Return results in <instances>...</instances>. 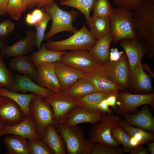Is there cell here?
Wrapping results in <instances>:
<instances>
[{"mask_svg":"<svg viewBox=\"0 0 154 154\" xmlns=\"http://www.w3.org/2000/svg\"><path fill=\"white\" fill-rule=\"evenodd\" d=\"M133 22L136 38L145 45V55L154 59V4L147 2L133 11Z\"/></svg>","mask_w":154,"mask_h":154,"instance_id":"1","label":"cell"},{"mask_svg":"<svg viewBox=\"0 0 154 154\" xmlns=\"http://www.w3.org/2000/svg\"><path fill=\"white\" fill-rule=\"evenodd\" d=\"M56 127L66 146V153L92 154L94 143L89 139L85 138L84 131L80 127H68L61 123L58 124Z\"/></svg>","mask_w":154,"mask_h":154,"instance_id":"2","label":"cell"},{"mask_svg":"<svg viewBox=\"0 0 154 154\" xmlns=\"http://www.w3.org/2000/svg\"><path fill=\"white\" fill-rule=\"evenodd\" d=\"M97 41L85 24L80 29L67 38L58 41L48 40L46 44L48 49L53 51L79 50L89 51Z\"/></svg>","mask_w":154,"mask_h":154,"instance_id":"3","label":"cell"},{"mask_svg":"<svg viewBox=\"0 0 154 154\" xmlns=\"http://www.w3.org/2000/svg\"><path fill=\"white\" fill-rule=\"evenodd\" d=\"M133 11L116 7L109 18L111 33L115 44L122 39L136 38L133 22Z\"/></svg>","mask_w":154,"mask_h":154,"instance_id":"4","label":"cell"},{"mask_svg":"<svg viewBox=\"0 0 154 154\" xmlns=\"http://www.w3.org/2000/svg\"><path fill=\"white\" fill-rule=\"evenodd\" d=\"M42 9L44 12L49 14L52 20L50 29L45 34L44 40H48L54 35L61 32L69 31L74 33L77 31L72 24L78 15L74 11H63L55 2L42 7Z\"/></svg>","mask_w":154,"mask_h":154,"instance_id":"5","label":"cell"},{"mask_svg":"<svg viewBox=\"0 0 154 154\" xmlns=\"http://www.w3.org/2000/svg\"><path fill=\"white\" fill-rule=\"evenodd\" d=\"M121 119L113 113H102L100 121L90 129L88 139L93 143H99L120 147L119 144L114 140L111 132L112 129L119 125Z\"/></svg>","mask_w":154,"mask_h":154,"instance_id":"6","label":"cell"},{"mask_svg":"<svg viewBox=\"0 0 154 154\" xmlns=\"http://www.w3.org/2000/svg\"><path fill=\"white\" fill-rule=\"evenodd\" d=\"M29 109L35 121L37 133L42 140L47 126L58 124L54 119L53 110L48 103L36 94L30 102Z\"/></svg>","mask_w":154,"mask_h":154,"instance_id":"7","label":"cell"},{"mask_svg":"<svg viewBox=\"0 0 154 154\" xmlns=\"http://www.w3.org/2000/svg\"><path fill=\"white\" fill-rule=\"evenodd\" d=\"M149 105L152 110L154 109V93L147 94H133L127 91L118 92L117 96L116 110L120 116L130 114L135 112L141 106Z\"/></svg>","mask_w":154,"mask_h":154,"instance_id":"8","label":"cell"},{"mask_svg":"<svg viewBox=\"0 0 154 154\" xmlns=\"http://www.w3.org/2000/svg\"><path fill=\"white\" fill-rule=\"evenodd\" d=\"M102 66L105 73L114 81L119 90L125 91L129 89L131 73L129 61L125 53L118 60L109 61Z\"/></svg>","mask_w":154,"mask_h":154,"instance_id":"9","label":"cell"},{"mask_svg":"<svg viewBox=\"0 0 154 154\" xmlns=\"http://www.w3.org/2000/svg\"><path fill=\"white\" fill-rule=\"evenodd\" d=\"M43 99L52 108L54 119L57 124L63 123L78 106L76 99L63 91L54 92Z\"/></svg>","mask_w":154,"mask_h":154,"instance_id":"10","label":"cell"},{"mask_svg":"<svg viewBox=\"0 0 154 154\" xmlns=\"http://www.w3.org/2000/svg\"><path fill=\"white\" fill-rule=\"evenodd\" d=\"M60 61L84 73H89L100 64L89 51L84 50L65 51L62 55Z\"/></svg>","mask_w":154,"mask_h":154,"instance_id":"11","label":"cell"},{"mask_svg":"<svg viewBox=\"0 0 154 154\" xmlns=\"http://www.w3.org/2000/svg\"><path fill=\"white\" fill-rule=\"evenodd\" d=\"M20 107L11 99L0 96V121L4 126L17 124L24 118Z\"/></svg>","mask_w":154,"mask_h":154,"instance_id":"12","label":"cell"},{"mask_svg":"<svg viewBox=\"0 0 154 154\" xmlns=\"http://www.w3.org/2000/svg\"><path fill=\"white\" fill-rule=\"evenodd\" d=\"M10 134L19 135L29 139L41 140L36 130L35 121L31 114L25 116L19 123L13 125L4 126L0 130V137Z\"/></svg>","mask_w":154,"mask_h":154,"instance_id":"13","label":"cell"},{"mask_svg":"<svg viewBox=\"0 0 154 154\" xmlns=\"http://www.w3.org/2000/svg\"><path fill=\"white\" fill-rule=\"evenodd\" d=\"M36 45L35 33L32 30H28L25 37L13 44L5 46L0 50V54L7 58L26 55L32 52Z\"/></svg>","mask_w":154,"mask_h":154,"instance_id":"14","label":"cell"},{"mask_svg":"<svg viewBox=\"0 0 154 154\" xmlns=\"http://www.w3.org/2000/svg\"><path fill=\"white\" fill-rule=\"evenodd\" d=\"M36 68L38 72L37 84L55 92L62 91L55 73L54 63L42 64Z\"/></svg>","mask_w":154,"mask_h":154,"instance_id":"15","label":"cell"},{"mask_svg":"<svg viewBox=\"0 0 154 154\" xmlns=\"http://www.w3.org/2000/svg\"><path fill=\"white\" fill-rule=\"evenodd\" d=\"M128 89L135 94L153 93L151 76L143 69L141 62L138 64L131 74Z\"/></svg>","mask_w":154,"mask_h":154,"instance_id":"16","label":"cell"},{"mask_svg":"<svg viewBox=\"0 0 154 154\" xmlns=\"http://www.w3.org/2000/svg\"><path fill=\"white\" fill-rule=\"evenodd\" d=\"M119 43L128 58L131 74L138 64L141 62L142 59L146 52L145 46L137 38L122 39L120 40Z\"/></svg>","mask_w":154,"mask_h":154,"instance_id":"17","label":"cell"},{"mask_svg":"<svg viewBox=\"0 0 154 154\" xmlns=\"http://www.w3.org/2000/svg\"><path fill=\"white\" fill-rule=\"evenodd\" d=\"M56 76L62 91L67 90L86 73L72 67L61 61L54 62Z\"/></svg>","mask_w":154,"mask_h":154,"instance_id":"18","label":"cell"},{"mask_svg":"<svg viewBox=\"0 0 154 154\" xmlns=\"http://www.w3.org/2000/svg\"><path fill=\"white\" fill-rule=\"evenodd\" d=\"M90 78L98 91L110 95L119 90L114 81L104 71L100 64L89 73Z\"/></svg>","mask_w":154,"mask_h":154,"instance_id":"19","label":"cell"},{"mask_svg":"<svg viewBox=\"0 0 154 154\" xmlns=\"http://www.w3.org/2000/svg\"><path fill=\"white\" fill-rule=\"evenodd\" d=\"M9 90L17 92H31L39 95L43 99L54 92L35 83L26 74L16 75L15 76L13 85Z\"/></svg>","mask_w":154,"mask_h":154,"instance_id":"20","label":"cell"},{"mask_svg":"<svg viewBox=\"0 0 154 154\" xmlns=\"http://www.w3.org/2000/svg\"><path fill=\"white\" fill-rule=\"evenodd\" d=\"M123 116L124 120L129 125L154 133V118L148 105H143L141 110L135 114Z\"/></svg>","mask_w":154,"mask_h":154,"instance_id":"21","label":"cell"},{"mask_svg":"<svg viewBox=\"0 0 154 154\" xmlns=\"http://www.w3.org/2000/svg\"><path fill=\"white\" fill-rule=\"evenodd\" d=\"M102 114L90 112L78 106L66 120L61 123L68 127L74 126L83 123H88L94 125L100 121Z\"/></svg>","mask_w":154,"mask_h":154,"instance_id":"22","label":"cell"},{"mask_svg":"<svg viewBox=\"0 0 154 154\" xmlns=\"http://www.w3.org/2000/svg\"><path fill=\"white\" fill-rule=\"evenodd\" d=\"M98 91L90 78L89 73H86L83 77L63 92L76 99Z\"/></svg>","mask_w":154,"mask_h":154,"instance_id":"23","label":"cell"},{"mask_svg":"<svg viewBox=\"0 0 154 154\" xmlns=\"http://www.w3.org/2000/svg\"><path fill=\"white\" fill-rule=\"evenodd\" d=\"M8 65L10 68L17 71L19 74L27 75L33 81H36L37 71L29 56L24 55L14 57L10 60Z\"/></svg>","mask_w":154,"mask_h":154,"instance_id":"24","label":"cell"},{"mask_svg":"<svg viewBox=\"0 0 154 154\" xmlns=\"http://www.w3.org/2000/svg\"><path fill=\"white\" fill-rule=\"evenodd\" d=\"M113 38L111 33L97 40L89 51L98 62L103 64L110 60V48Z\"/></svg>","mask_w":154,"mask_h":154,"instance_id":"25","label":"cell"},{"mask_svg":"<svg viewBox=\"0 0 154 154\" xmlns=\"http://www.w3.org/2000/svg\"><path fill=\"white\" fill-rule=\"evenodd\" d=\"M42 140L54 154H65L66 147L64 142L58 133L54 125H48Z\"/></svg>","mask_w":154,"mask_h":154,"instance_id":"26","label":"cell"},{"mask_svg":"<svg viewBox=\"0 0 154 154\" xmlns=\"http://www.w3.org/2000/svg\"><path fill=\"white\" fill-rule=\"evenodd\" d=\"M119 125L130 136L131 143L133 147L154 141V133L149 132L140 128L133 127L121 119Z\"/></svg>","mask_w":154,"mask_h":154,"instance_id":"27","label":"cell"},{"mask_svg":"<svg viewBox=\"0 0 154 154\" xmlns=\"http://www.w3.org/2000/svg\"><path fill=\"white\" fill-rule=\"evenodd\" d=\"M65 51H53L48 49L46 43L41 44L40 49L31 54L29 56L35 67L46 63H54L60 61L61 57Z\"/></svg>","mask_w":154,"mask_h":154,"instance_id":"28","label":"cell"},{"mask_svg":"<svg viewBox=\"0 0 154 154\" xmlns=\"http://www.w3.org/2000/svg\"><path fill=\"white\" fill-rule=\"evenodd\" d=\"M109 18L92 16L86 20L90 32L97 40L111 33Z\"/></svg>","mask_w":154,"mask_h":154,"instance_id":"29","label":"cell"},{"mask_svg":"<svg viewBox=\"0 0 154 154\" xmlns=\"http://www.w3.org/2000/svg\"><path fill=\"white\" fill-rule=\"evenodd\" d=\"M3 142L7 150L6 154H30L28 140L25 137L10 134L4 137Z\"/></svg>","mask_w":154,"mask_h":154,"instance_id":"30","label":"cell"},{"mask_svg":"<svg viewBox=\"0 0 154 154\" xmlns=\"http://www.w3.org/2000/svg\"><path fill=\"white\" fill-rule=\"evenodd\" d=\"M109 95L98 91L76 99V100L77 106L85 110L92 113H102L98 109V105L102 100L106 99Z\"/></svg>","mask_w":154,"mask_h":154,"instance_id":"31","label":"cell"},{"mask_svg":"<svg viewBox=\"0 0 154 154\" xmlns=\"http://www.w3.org/2000/svg\"><path fill=\"white\" fill-rule=\"evenodd\" d=\"M36 94H19L13 92L5 88H0V96L9 98L16 102L21 108L24 117L29 115V106Z\"/></svg>","mask_w":154,"mask_h":154,"instance_id":"32","label":"cell"},{"mask_svg":"<svg viewBox=\"0 0 154 154\" xmlns=\"http://www.w3.org/2000/svg\"><path fill=\"white\" fill-rule=\"evenodd\" d=\"M97 0H67L60 2V5L75 8L84 16L87 20L90 16Z\"/></svg>","mask_w":154,"mask_h":154,"instance_id":"33","label":"cell"},{"mask_svg":"<svg viewBox=\"0 0 154 154\" xmlns=\"http://www.w3.org/2000/svg\"><path fill=\"white\" fill-rule=\"evenodd\" d=\"M111 134L113 139L121 144L125 152H129L134 147L131 143V137L120 126L113 128Z\"/></svg>","mask_w":154,"mask_h":154,"instance_id":"34","label":"cell"},{"mask_svg":"<svg viewBox=\"0 0 154 154\" xmlns=\"http://www.w3.org/2000/svg\"><path fill=\"white\" fill-rule=\"evenodd\" d=\"M3 57L0 54V85L9 90L13 85L15 76L7 69Z\"/></svg>","mask_w":154,"mask_h":154,"instance_id":"35","label":"cell"},{"mask_svg":"<svg viewBox=\"0 0 154 154\" xmlns=\"http://www.w3.org/2000/svg\"><path fill=\"white\" fill-rule=\"evenodd\" d=\"M94 16L110 18L112 14V9L108 0H97L93 10Z\"/></svg>","mask_w":154,"mask_h":154,"instance_id":"36","label":"cell"},{"mask_svg":"<svg viewBox=\"0 0 154 154\" xmlns=\"http://www.w3.org/2000/svg\"><path fill=\"white\" fill-rule=\"evenodd\" d=\"M51 20V18L49 14L45 12L43 19L35 25L36 29V46L37 50L40 48L42 42L44 39L47 25Z\"/></svg>","mask_w":154,"mask_h":154,"instance_id":"37","label":"cell"},{"mask_svg":"<svg viewBox=\"0 0 154 154\" xmlns=\"http://www.w3.org/2000/svg\"><path fill=\"white\" fill-rule=\"evenodd\" d=\"M23 0H9L7 11L11 17L16 20L20 18L22 13L27 9L24 5Z\"/></svg>","mask_w":154,"mask_h":154,"instance_id":"38","label":"cell"},{"mask_svg":"<svg viewBox=\"0 0 154 154\" xmlns=\"http://www.w3.org/2000/svg\"><path fill=\"white\" fill-rule=\"evenodd\" d=\"M123 149L99 143H94L92 154H123Z\"/></svg>","mask_w":154,"mask_h":154,"instance_id":"39","label":"cell"},{"mask_svg":"<svg viewBox=\"0 0 154 154\" xmlns=\"http://www.w3.org/2000/svg\"><path fill=\"white\" fill-rule=\"evenodd\" d=\"M28 147L30 154H53L41 140L29 139Z\"/></svg>","mask_w":154,"mask_h":154,"instance_id":"40","label":"cell"},{"mask_svg":"<svg viewBox=\"0 0 154 154\" xmlns=\"http://www.w3.org/2000/svg\"><path fill=\"white\" fill-rule=\"evenodd\" d=\"M117 7L134 11L147 2V0H113Z\"/></svg>","mask_w":154,"mask_h":154,"instance_id":"41","label":"cell"},{"mask_svg":"<svg viewBox=\"0 0 154 154\" xmlns=\"http://www.w3.org/2000/svg\"><path fill=\"white\" fill-rule=\"evenodd\" d=\"M44 14L42 9L37 8L27 15L25 22L28 25L35 26L43 19Z\"/></svg>","mask_w":154,"mask_h":154,"instance_id":"42","label":"cell"},{"mask_svg":"<svg viewBox=\"0 0 154 154\" xmlns=\"http://www.w3.org/2000/svg\"><path fill=\"white\" fill-rule=\"evenodd\" d=\"M15 27L14 23L7 19L0 22V38H6L13 32Z\"/></svg>","mask_w":154,"mask_h":154,"instance_id":"43","label":"cell"},{"mask_svg":"<svg viewBox=\"0 0 154 154\" xmlns=\"http://www.w3.org/2000/svg\"><path fill=\"white\" fill-rule=\"evenodd\" d=\"M98 109L102 113H107L111 114L112 113V110L109 107L106 98L102 100L97 106Z\"/></svg>","mask_w":154,"mask_h":154,"instance_id":"44","label":"cell"},{"mask_svg":"<svg viewBox=\"0 0 154 154\" xmlns=\"http://www.w3.org/2000/svg\"><path fill=\"white\" fill-rule=\"evenodd\" d=\"M130 154H149L147 149L145 148L143 144L139 145L134 147L129 152Z\"/></svg>","mask_w":154,"mask_h":154,"instance_id":"45","label":"cell"},{"mask_svg":"<svg viewBox=\"0 0 154 154\" xmlns=\"http://www.w3.org/2000/svg\"><path fill=\"white\" fill-rule=\"evenodd\" d=\"M124 52H119L117 48H112L110 51V61H116L119 60Z\"/></svg>","mask_w":154,"mask_h":154,"instance_id":"46","label":"cell"},{"mask_svg":"<svg viewBox=\"0 0 154 154\" xmlns=\"http://www.w3.org/2000/svg\"><path fill=\"white\" fill-rule=\"evenodd\" d=\"M117 94L109 95L106 98L107 103L109 106L112 107L113 110L115 111L117 108L116 102Z\"/></svg>","mask_w":154,"mask_h":154,"instance_id":"47","label":"cell"},{"mask_svg":"<svg viewBox=\"0 0 154 154\" xmlns=\"http://www.w3.org/2000/svg\"><path fill=\"white\" fill-rule=\"evenodd\" d=\"M9 0H0V15H6L7 13V7Z\"/></svg>","mask_w":154,"mask_h":154,"instance_id":"48","label":"cell"},{"mask_svg":"<svg viewBox=\"0 0 154 154\" xmlns=\"http://www.w3.org/2000/svg\"><path fill=\"white\" fill-rule=\"evenodd\" d=\"M55 0H36L35 5L37 8H40L49 5L54 2Z\"/></svg>","mask_w":154,"mask_h":154,"instance_id":"49","label":"cell"},{"mask_svg":"<svg viewBox=\"0 0 154 154\" xmlns=\"http://www.w3.org/2000/svg\"><path fill=\"white\" fill-rule=\"evenodd\" d=\"M142 66L144 70L148 72L151 77H154V73L151 69V66L149 65L147 63H142Z\"/></svg>","mask_w":154,"mask_h":154,"instance_id":"50","label":"cell"},{"mask_svg":"<svg viewBox=\"0 0 154 154\" xmlns=\"http://www.w3.org/2000/svg\"><path fill=\"white\" fill-rule=\"evenodd\" d=\"M36 0H23V2L24 5L27 8L31 9L35 6Z\"/></svg>","mask_w":154,"mask_h":154,"instance_id":"51","label":"cell"},{"mask_svg":"<svg viewBox=\"0 0 154 154\" xmlns=\"http://www.w3.org/2000/svg\"><path fill=\"white\" fill-rule=\"evenodd\" d=\"M148 147L147 149L151 154H154V142H149L146 143Z\"/></svg>","mask_w":154,"mask_h":154,"instance_id":"52","label":"cell"},{"mask_svg":"<svg viewBox=\"0 0 154 154\" xmlns=\"http://www.w3.org/2000/svg\"><path fill=\"white\" fill-rule=\"evenodd\" d=\"M8 43V41L6 38H0V50L5 46L7 45Z\"/></svg>","mask_w":154,"mask_h":154,"instance_id":"53","label":"cell"},{"mask_svg":"<svg viewBox=\"0 0 154 154\" xmlns=\"http://www.w3.org/2000/svg\"><path fill=\"white\" fill-rule=\"evenodd\" d=\"M147 2L154 4V0H147Z\"/></svg>","mask_w":154,"mask_h":154,"instance_id":"54","label":"cell"},{"mask_svg":"<svg viewBox=\"0 0 154 154\" xmlns=\"http://www.w3.org/2000/svg\"><path fill=\"white\" fill-rule=\"evenodd\" d=\"M4 125L0 121V130L2 129Z\"/></svg>","mask_w":154,"mask_h":154,"instance_id":"55","label":"cell"},{"mask_svg":"<svg viewBox=\"0 0 154 154\" xmlns=\"http://www.w3.org/2000/svg\"><path fill=\"white\" fill-rule=\"evenodd\" d=\"M60 2H63L64 1H66L67 0H58Z\"/></svg>","mask_w":154,"mask_h":154,"instance_id":"56","label":"cell"},{"mask_svg":"<svg viewBox=\"0 0 154 154\" xmlns=\"http://www.w3.org/2000/svg\"><path fill=\"white\" fill-rule=\"evenodd\" d=\"M1 87H2L0 85V88Z\"/></svg>","mask_w":154,"mask_h":154,"instance_id":"57","label":"cell"}]
</instances>
